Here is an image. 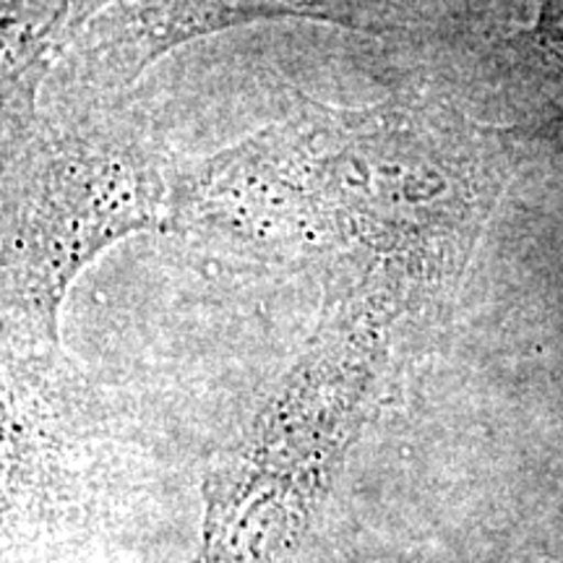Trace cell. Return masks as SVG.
<instances>
[{
  "label": "cell",
  "instance_id": "7a4b0ae2",
  "mask_svg": "<svg viewBox=\"0 0 563 563\" xmlns=\"http://www.w3.org/2000/svg\"><path fill=\"white\" fill-rule=\"evenodd\" d=\"M188 165L133 89L53 70L30 115L3 125L5 357H60L70 285L123 238L178 232Z\"/></svg>",
  "mask_w": 563,
  "mask_h": 563
},
{
  "label": "cell",
  "instance_id": "8992f818",
  "mask_svg": "<svg viewBox=\"0 0 563 563\" xmlns=\"http://www.w3.org/2000/svg\"><path fill=\"white\" fill-rule=\"evenodd\" d=\"M477 3H483V5H485V3H488V0H477Z\"/></svg>",
  "mask_w": 563,
  "mask_h": 563
},
{
  "label": "cell",
  "instance_id": "6da1fadb",
  "mask_svg": "<svg viewBox=\"0 0 563 563\" xmlns=\"http://www.w3.org/2000/svg\"><path fill=\"white\" fill-rule=\"evenodd\" d=\"M511 173L506 133L441 97L300 100L188 165L178 232L298 274L323 308H368L410 336L452 311Z\"/></svg>",
  "mask_w": 563,
  "mask_h": 563
},
{
  "label": "cell",
  "instance_id": "5b68a950",
  "mask_svg": "<svg viewBox=\"0 0 563 563\" xmlns=\"http://www.w3.org/2000/svg\"><path fill=\"white\" fill-rule=\"evenodd\" d=\"M530 45L545 79L563 95V0H545L530 30Z\"/></svg>",
  "mask_w": 563,
  "mask_h": 563
},
{
  "label": "cell",
  "instance_id": "277c9868",
  "mask_svg": "<svg viewBox=\"0 0 563 563\" xmlns=\"http://www.w3.org/2000/svg\"><path fill=\"white\" fill-rule=\"evenodd\" d=\"M258 19H311L363 34H405L412 26L410 0H136L91 21L60 66L133 89L175 47Z\"/></svg>",
  "mask_w": 563,
  "mask_h": 563
},
{
  "label": "cell",
  "instance_id": "3957f363",
  "mask_svg": "<svg viewBox=\"0 0 563 563\" xmlns=\"http://www.w3.org/2000/svg\"><path fill=\"white\" fill-rule=\"evenodd\" d=\"M405 340L384 313L323 308L245 439L209 475L194 563H277L298 543L344 454L382 407Z\"/></svg>",
  "mask_w": 563,
  "mask_h": 563
}]
</instances>
